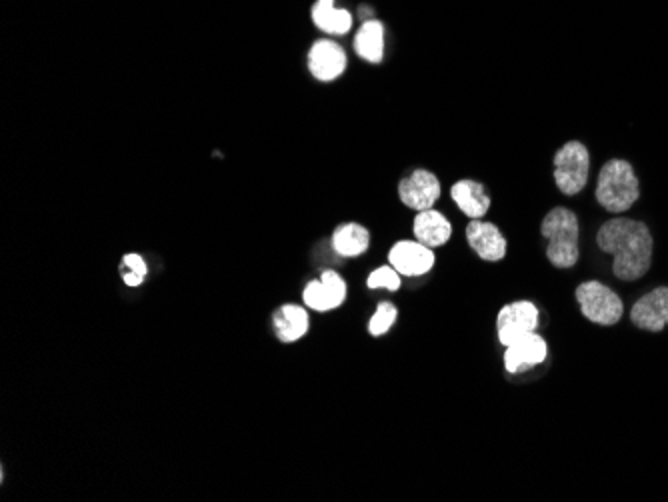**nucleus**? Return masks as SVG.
Segmentation results:
<instances>
[{
    "mask_svg": "<svg viewBox=\"0 0 668 502\" xmlns=\"http://www.w3.org/2000/svg\"><path fill=\"white\" fill-rule=\"evenodd\" d=\"M588 174L590 154L582 142L570 140L554 154V182L562 194H578L586 186Z\"/></svg>",
    "mask_w": 668,
    "mask_h": 502,
    "instance_id": "4",
    "label": "nucleus"
},
{
    "mask_svg": "<svg viewBox=\"0 0 668 502\" xmlns=\"http://www.w3.org/2000/svg\"><path fill=\"white\" fill-rule=\"evenodd\" d=\"M630 320L642 330L660 332L668 324V286H660L636 300Z\"/></svg>",
    "mask_w": 668,
    "mask_h": 502,
    "instance_id": "8",
    "label": "nucleus"
},
{
    "mask_svg": "<svg viewBox=\"0 0 668 502\" xmlns=\"http://www.w3.org/2000/svg\"><path fill=\"white\" fill-rule=\"evenodd\" d=\"M396 316H398V312H396V306H394L392 302H382V304H378L374 316H372L370 322H368V330H370V334H372V336H382V334H386V332L390 330V326L396 322Z\"/></svg>",
    "mask_w": 668,
    "mask_h": 502,
    "instance_id": "20",
    "label": "nucleus"
},
{
    "mask_svg": "<svg viewBox=\"0 0 668 502\" xmlns=\"http://www.w3.org/2000/svg\"><path fill=\"white\" fill-rule=\"evenodd\" d=\"M120 268H122V280L128 286H138L146 278V262L140 254H126L122 258Z\"/></svg>",
    "mask_w": 668,
    "mask_h": 502,
    "instance_id": "21",
    "label": "nucleus"
},
{
    "mask_svg": "<svg viewBox=\"0 0 668 502\" xmlns=\"http://www.w3.org/2000/svg\"><path fill=\"white\" fill-rule=\"evenodd\" d=\"M452 200L468 218H482L490 208V196L486 194L484 186L476 180H458L450 188Z\"/></svg>",
    "mask_w": 668,
    "mask_h": 502,
    "instance_id": "14",
    "label": "nucleus"
},
{
    "mask_svg": "<svg viewBox=\"0 0 668 502\" xmlns=\"http://www.w3.org/2000/svg\"><path fill=\"white\" fill-rule=\"evenodd\" d=\"M354 48L360 58L368 62H380L382 52H384V28L378 20H366L356 38H354Z\"/></svg>",
    "mask_w": 668,
    "mask_h": 502,
    "instance_id": "19",
    "label": "nucleus"
},
{
    "mask_svg": "<svg viewBox=\"0 0 668 502\" xmlns=\"http://www.w3.org/2000/svg\"><path fill=\"white\" fill-rule=\"evenodd\" d=\"M600 250L614 256L612 270L620 280L644 276L652 264V234L644 222L612 218L596 234Z\"/></svg>",
    "mask_w": 668,
    "mask_h": 502,
    "instance_id": "1",
    "label": "nucleus"
},
{
    "mask_svg": "<svg viewBox=\"0 0 668 502\" xmlns=\"http://www.w3.org/2000/svg\"><path fill=\"white\" fill-rule=\"evenodd\" d=\"M576 300L580 304L582 314L600 326H610L622 316V300L620 296L604 286L602 282L588 280L576 288Z\"/></svg>",
    "mask_w": 668,
    "mask_h": 502,
    "instance_id": "5",
    "label": "nucleus"
},
{
    "mask_svg": "<svg viewBox=\"0 0 668 502\" xmlns=\"http://www.w3.org/2000/svg\"><path fill=\"white\" fill-rule=\"evenodd\" d=\"M536 324H538V308L532 302L528 300L512 302L498 312V318H496L498 340L504 346H508L516 338L528 332H534Z\"/></svg>",
    "mask_w": 668,
    "mask_h": 502,
    "instance_id": "6",
    "label": "nucleus"
},
{
    "mask_svg": "<svg viewBox=\"0 0 668 502\" xmlns=\"http://www.w3.org/2000/svg\"><path fill=\"white\" fill-rule=\"evenodd\" d=\"M368 242H370L368 230L356 222L342 224L332 234V248L340 256H348V258L362 254L368 248Z\"/></svg>",
    "mask_w": 668,
    "mask_h": 502,
    "instance_id": "18",
    "label": "nucleus"
},
{
    "mask_svg": "<svg viewBox=\"0 0 668 502\" xmlns=\"http://www.w3.org/2000/svg\"><path fill=\"white\" fill-rule=\"evenodd\" d=\"M272 322H274V330H276L278 340L294 342V340L302 338L308 330V312L302 306L284 304L274 312Z\"/></svg>",
    "mask_w": 668,
    "mask_h": 502,
    "instance_id": "16",
    "label": "nucleus"
},
{
    "mask_svg": "<svg viewBox=\"0 0 668 502\" xmlns=\"http://www.w3.org/2000/svg\"><path fill=\"white\" fill-rule=\"evenodd\" d=\"M400 200L412 210H428L440 196V182L428 170H414L398 184Z\"/></svg>",
    "mask_w": 668,
    "mask_h": 502,
    "instance_id": "7",
    "label": "nucleus"
},
{
    "mask_svg": "<svg viewBox=\"0 0 668 502\" xmlns=\"http://www.w3.org/2000/svg\"><path fill=\"white\" fill-rule=\"evenodd\" d=\"M546 358V342L536 332H528L506 346L504 366L508 372H520L522 368L536 366Z\"/></svg>",
    "mask_w": 668,
    "mask_h": 502,
    "instance_id": "13",
    "label": "nucleus"
},
{
    "mask_svg": "<svg viewBox=\"0 0 668 502\" xmlns=\"http://www.w3.org/2000/svg\"><path fill=\"white\" fill-rule=\"evenodd\" d=\"M542 236L548 240L546 256L556 268H570L578 260V218L572 210L552 208L542 220Z\"/></svg>",
    "mask_w": 668,
    "mask_h": 502,
    "instance_id": "2",
    "label": "nucleus"
},
{
    "mask_svg": "<svg viewBox=\"0 0 668 502\" xmlns=\"http://www.w3.org/2000/svg\"><path fill=\"white\" fill-rule=\"evenodd\" d=\"M452 234L450 222L438 210H420L414 218V236L418 242L434 248L442 246Z\"/></svg>",
    "mask_w": 668,
    "mask_h": 502,
    "instance_id": "15",
    "label": "nucleus"
},
{
    "mask_svg": "<svg viewBox=\"0 0 668 502\" xmlns=\"http://www.w3.org/2000/svg\"><path fill=\"white\" fill-rule=\"evenodd\" d=\"M466 238H468V244L472 246V250L482 260L496 262V260L504 258V254H506V238L502 236L498 226H494L492 222H482L480 218H474L466 226Z\"/></svg>",
    "mask_w": 668,
    "mask_h": 502,
    "instance_id": "12",
    "label": "nucleus"
},
{
    "mask_svg": "<svg viewBox=\"0 0 668 502\" xmlns=\"http://www.w3.org/2000/svg\"><path fill=\"white\" fill-rule=\"evenodd\" d=\"M308 68L314 78L330 82L338 78L346 68V54L340 44L332 40H318L308 52Z\"/></svg>",
    "mask_w": 668,
    "mask_h": 502,
    "instance_id": "11",
    "label": "nucleus"
},
{
    "mask_svg": "<svg viewBox=\"0 0 668 502\" xmlns=\"http://www.w3.org/2000/svg\"><path fill=\"white\" fill-rule=\"evenodd\" d=\"M598 204L614 214L628 210L638 200V178L626 160H610L602 166L596 184Z\"/></svg>",
    "mask_w": 668,
    "mask_h": 502,
    "instance_id": "3",
    "label": "nucleus"
},
{
    "mask_svg": "<svg viewBox=\"0 0 668 502\" xmlns=\"http://www.w3.org/2000/svg\"><path fill=\"white\" fill-rule=\"evenodd\" d=\"M314 24L328 34H346L352 26V16L348 10L336 8L334 0H318L312 6Z\"/></svg>",
    "mask_w": 668,
    "mask_h": 502,
    "instance_id": "17",
    "label": "nucleus"
},
{
    "mask_svg": "<svg viewBox=\"0 0 668 502\" xmlns=\"http://www.w3.org/2000/svg\"><path fill=\"white\" fill-rule=\"evenodd\" d=\"M302 296H304L306 306H310L312 310H318V312H326V310L338 308L344 302L346 284L336 272L326 270L320 276V280H312V282L306 284Z\"/></svg>",
    "mask_w": 668,
    "mask_h": 502,
    "instance_id": "9",
    "label": "nucleus"
},
{
    "mask_svg": "<svg viewBox=\"0 0 668 502\" xmlns=\"http://www.w3.org/2000/svg\"><path fill=\"white\" fill-rule=\"evenodd\" d=\"M368 288H388L398 290L400 288V272L394 266H380L368 276Z\"/></svg>",
    "mask_w": 668,
    "mask_h": 502,
    "instance_id": "22",
    "label": "nucleus"
},
{
    "mask_svg": "<svg viewBox=\"0 0 668 502\" xmlns=\"http://www.w3.org/2000/svg\"><path fill=\"white\" fill-rule=\"evenodd\" d=\"M390 266H394L400 274L406 276H420L428 272L434 264V254L430 246L412 240H400L392 246L388 254Z\"/></svg>",
    "mask_w": 668,
    "mask_h": 502,
    "instance_id": "10",
    "label": "nucleus"
}]
</instances>
